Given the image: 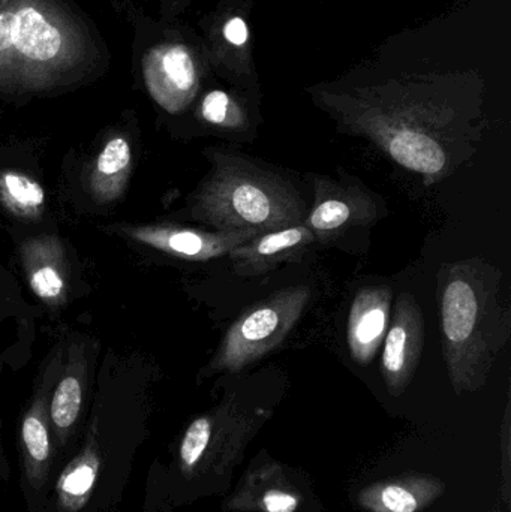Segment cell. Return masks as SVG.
<instances>
[{
  "label": "cell",
  "mask_w": 511,
  "mask_h": 512,
  "mask_svg": "<svg viewBox=\"0 0 511 512\" xmlns=\"http://www.w3.org/2000/svg\"><path fill=\"white\" fill-rule=\"evenodd\" d=\"M321 102L345 132L371 141L428 186L464 167L482 140L479 99L440 86L386 84Z\"/></svg>",
  "instance_id": "1"
},
{
  "label": "cell",
  "mask_w": 511,
  "mask_h": 512,
  "mask_svg": "<svg viewBox=\"0 0 511 512\" xmlns=\"http://www.w3.org/2000/svg\"><path fill=\"white\" fill-rule=\"evenodd\" d=\"M443 352L458 393L485 385L511 334V304L500 268L483 258L441 267L438 273Z\"/></svg>",
  "instance_id": "2"
},
{
  "label": "cell",
  "mask_w": 511,
  "mask_h": 512,
  "mask_svg": "<svg viewBox=\"0 0 511 512\" xmlns=\"http://www.w3.org/2000/svg\"><path fill=\"white\" fill-rule=\"evenodd\" d=\"M212 171L191 198V216L222 233L263 234L305 222L308 209L282 174L236 153L215 152Z\"/></svg>",
  "instance_id": "3"
},
{
  "label": "cell",
  "mask_w": 511,
  "mask_h": 512,
  "mask_svg": "<svg viewBox=\"0 0 511 512\" xmlns=\"http://www.w3.org/2000/svg\"><path fill=\"white\" fill-rule=\"evenodd\" d=\"M86 56L74 21L50 0H8L0 8V90H42Z\"/></svg>",
  "instance_id": "4"
},
{
  "label": "cell",
  "mask_w": 511,
  "mask_h": 512,
  "mask_svg": "<svg viewBox=\"0 0 511 512\" xmlns=\"http://www.w3.org/2000/svg\"><path fill=\"white\" fill-rule=\"evenodd\" d=\"M309 300L311 289L297 285L281 289L263 303L251 307L225 333L210 361V372H240L275 351L296 327Z\"/></svg>",
  "instance_id": "5"
},
{
  "label": "cell",
  "mask_w": 511,
  "mask_h": 512,
  "mask_svg": "<svg viewBox=\"0 0 511 512\" xmlns=\"http://www.w3.org/2000/svg\"><path fill=\"white\" fill-rule=\"evenodd\" d=\"M50 385L41 382L21 417L18 435L20 487L29 512L50 511L51 489L59 471L51 432Z\"/></svg>",
  "instance_id": "6"
},
{
  "label": "cell",
  "mask_w": 511,
  "mask_h": 512,
  "mask_svg": "<svg viewBox=\"0 0 511 512\" xmlns=\"http://www.w3.org/2000/svg\"><path fill=\"white\" fill-rule=\"evenodd\" d=\"M141 69L147 92L167 113L185 111L200 90V62L182 42H162L150 48Z\"/></svg>",
  "instance_id": "7"
},
{
  "label": "cell",
  "mask_w": 511,
  "mask_h": 512,
  "mask_svg": "<svg viewBox=\"0 0 511 512\" xmlns=\"http://www.w3.org/2000/svg\"><path fill=\"white\" fill-rule=\"evenodd\" d=\"M383 209L380 198L362 185L315 177L314 206L303 225L315 237H332L353 227L374 224Z\"/></svg>",
  "instance_id": "8"
},
{
  "label": "cell",
  "mask_w": 511,
  "mask_h": 512,
  "mask_svg": "<svg viewBox=\"0 0 511 512\" xmlns=\"http://www.w3.org/2000/svg\"><path fill=\"white\" fill-rule=\"evenodd\" d=\"M425 322L411 294L396 300L383 349V375L392 396H401L413 379L422 357Z\"/></svg>",
  "instance_id": "9"
},
{
  "label": "cell",
  "mask_w": 511,
  "mask_h": 512,
  "mask_svg": "<svg viewBox=\"0 0 511 512\" xmlns=\"http://www.w3.org/2000/svg\"><path fill=\"white\" fill-rule=\"evenodd\" d=\"M122 231L141 245L189 261H209L228 255L237 246L257 236L254 233H212L173 225H143L123 228Z\"/></svg>",
  "instance_id": "10"
},
{
  "label": "cell",
  "mask_w": 511,
  "mask_h": 512,
  "mask_svg": "<svg viewBox=\"0 0 511 512\" xmlns=\"http://www.w3.org/2000/svg\"><path fill=\"white\" fill-rule=\"evenodd\" d=\"M86 385L87 369L84 358L71 354L65 373L51 391L50 406H48L59 468L74 453L80 441Z\"/></svg>",
  "instance_id": "11"
},
{
  "label": "cell",
  "mask_w": 511,
  "mask_h": 512,
  "mask_svg": "<svg viewBox=\"0 0 511 512\" xmlns=\"http://www.w3.org/2000/svg\"><path fill=\"white\" fill-rule=\"evenodd\" d=\"M21 264L33 294L50 307L68 300V259L62 240L51 234L27 239L20 246Z\"/></svg>",
  "instance_id": "12"
},
{
  "label": "cell",
  "mask_w": 511,
  "mask_h": 512,
  "mask_svg": "<svg viewBox=\"0 0 511 512\" xmlns=\"http://www.w3.org/2000/svg\"><path fill=\"white\" fill-rule=\"evenodd\" d=\"M317 237L306 225L257 234L230 252L234 273L243 277L260 276L285 262L297 261Z\"/></svg>",
  "instance_id": "13"
},
{
  "label": "cell",
  "mask_w": 511,
  "mask_h": 512,
  "mask_svg": "<svg viewBox=\"0 0 511 512\" xmlns=\"http://www.w3.org/2000/svg\"><path fill=\"white\" fill-rule=\"evenodd\" d=\"M392 291L387 286L363 288L351 304L348 316V348L360 366H368L383 343L390 322Z\"/></svg>",
  "instance_id": "14"
},
{
  "label": "cell",
  "mask_w": 511,
  "mask_h": 512,
  "mask_svg": "<svg viewBox=\"0 0 511 512\" xmlns=\"http://www.w3.org/2000/svg\"><path fill=\"white\" fill-rule=\"evenodd\" d=\"M213 57L227 77L246 83L255 77L252 65L251 27L246 11L230 0V8L219 14L212 32Z\"/></svg>",
  "instance_id": "15"
},
{
  "label": "cell",
  "mask_w": 511,
  "mask_h": 512,
  "mask_svg": "<svg viewBox=\"0 0 511 512\" xmlns=\"http://www.w3.org/2000/svg\"><path fill=\"white\" fill-rule=\"evenodd\" d=\"M132 174L131 144L125 137L111 138L87 171V189L99 204L114 203L125 194Z\"/></svg>",
  "instance_id": "16"
},
{
  "label": "cell",
  "mask_w": 511,
  "mask_h": 512,
  "mask_svg": "<svg viewBox=\"0 0 511 512\" xmlns=\"http://www.w3.org/2000/svg\"><path fill=\"white\" fill-rule=\"evenodd\" d=\"M44 188L30 174L0 170V206L24 221H38L45 210Z\"/></svg>",
  "instance_id": "17"
},
{
  "label": "cell",
  "mask_w": 511,
  "mask_h": 512,
  "mask_svg": "<svg viewBox=\"0 0 511 512\" xmlns=\"http://www.w3.org/2000/svg\"><path fill=\"white\" fill-rule=\"evenodd\" d=\"M198 113L204 122L225 131H245L249 126L245 108L225 90L207 92L201 99Z\"/></svg>",
  "instance_id": "18"
},
{
  "label": "cell",
  "mask_w": 511,
  "mask_h": 512,
  "mask_svg": "<svg viewBox=\"0 0 511 512\" xmlns=\"http://www.w3.org/2000/svg\"><path fill=\"white\" fill-rule=\"evenodd\" d=\"M213 436V420L207 415L192 421L183 435L177 453V471L185 480H189L197 471L201 460L206 456L207 448Z\"/></svg>",
  "instance_id": "19"
},
{
  "label": "cell",
  "mask_w": 511,
  "mask_h": 512,
  "mask_svg": "<svg viewBox=\"0 0 511 512\" xmlns=\"http://www.w3.org/2000/svg\"><path fill=\"white\" fill-rule=\"evenodd\" d=\"M368 507L378 512H416L420 507V498L411 486L404 483H390L371 489Z\"/></svg>",
  "instance_id": "20"
},
{
  "label": "cell",
  "mask_w": 511,
  "mask_h": 512,
  "mask_svg": "<svg viewBox=\"0 0 511 512\" xmlns=\"http://www.w3.org/2000/svg\"><path fill=\"white\" fill-rule=\"evenodd\" d=\"M297 507H299L297 498L278 490L266 493L263 498V508L266 512H294Z\"/></svg>",
  "instance_id": "21"
},
{
  "label": "cell",
  "mask_w": 511,
  "mask_h": 512,
  "mask_svg": "<svg viewBox=\"0 0 511 512\" xmlns=\"http://www.w3.org/2000/svg\"><path fill=\"white\" fill-rule=\"evenodd\" d=\"M0 3H2V0H0Z\"/></svg>",
  "instance_id": "22"
}]
</instances>
